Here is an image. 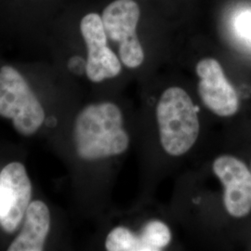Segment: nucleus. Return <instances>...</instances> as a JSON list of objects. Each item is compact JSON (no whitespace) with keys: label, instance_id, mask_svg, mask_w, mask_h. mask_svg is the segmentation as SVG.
Masks as SVG:
<instances>
[{"label":"nucleus","instance_id":"obj_7","mask_svg":"<svg viewBox=\"0 0 251 251\" xmlns=\"http://www.w3.org/2000/svg\"><path fill=\"white\" fill-rule=\"evenodd\" d=\"M197 74L198 93L206 107L220 117L234 115L239 107L238 97L220 63L212 58L203 59L197 64Z\"/></svg>","mask_w":251,"mask_h":251},{"label":"nucleus","instance_id":"obj_12","mask_svg":"<svg viewBox=\"0 0 251 251\" xmlns=\"http://www.w3.org/2000/svg\"><path fill=\"white\" fill-rule=\"evenodd\" d=\"M46 125L48 126H54L56 125V123H57V120L52 117H49L47 120H45Z\"/></svg>","mask_w":251,"mask_h":251},{"label":"nucleus","instance_id":"obj_11","mask_svg":"<svg viewBox=\"0 0 251 251\" xmlns=\"http://www.w3.org/2000/svg\"><path fill=\"white\" fill-rule=\"evenodd\" d=\"M234 26L238 35L251 44V11L245 10L235 19Z\"/></svg>","mask_w":251,"mask_h":251},{"label":"nucleus","instance_id":"obj_4","mask_svg":"<svg viewBox=\"0 0 251 251\" xmlns=\"http://www.w3.org/2000/svg\"><path fill=\"white\" fill-rule=\"evenodd\" d=\"M140 15L141 9L134 0H115L101 14L107 37L119 43L120 60L128 68L144 63V49L136 32Z\"/></svg>","mask_w":251,"mask_h":251},{"label":"nucleus","instance_id":"obj_3","mask_svg":"<svg viewBox=\"0 0 251 251\" xmlns=\"http://www.w3.org/2000/svg\"><path fill=\"white\" fill-rule=\"evenodd\" d=\"M0 116L12 120L20 134H34L45 121V112L24 76L13 67L0 69Z\"/></svg>","mask_w":251,"mask_h":251},{"label":"nucleus","instance_id":"obj_6","mask_svg":"<svg viewBox=\"0 0 251 251\" xmlns=\"http://www.w3.org/2000/svg\"><path fill=\"white\" fill-rule=\"evenodd\" d=\"M81 35L88 49L86 63L87 76L92 82H101L117 76L121 72V63L117 56L107 46L101 16L97 13H89L80 23Z\"/></svg>","mask_w":251,"mask_h":251},{"label":"nucleus","instance_id":"obj_9","mask_svg":"<svg viewBox=\"0 0 251 251\" xmlns=\"http://www.w3.org/2000/svg\"><path fill=\"white\" fill-rule=\"evenodd\" d=\"M50 214L42 201H34L28 206L21 233L10 244L9 251H42L50 231Z\"/></svg>","mask_w":251,"mask_h":251},{"label":"nucleus","instance_id":"obj_1","mask_svg":"<svg viewBox=\"0 0 251 251\" xmlns=\"http://www.w3.org/2000/svg\"><path fill=\"white\" fill-rule=\"evenodd\" d=\"M74 140L84 160H96L125 152L129 138L120 109L111 102L90 104L75 118Z\"/></svg>","mask_w":251,"mask_h":251},{"label":"nucleus","instance_id":"obj_10","mask_svg":"<svg viewBox=\"0 0 251 251\" xmlns=\"http://www.w3.org/2000/svg\"><path fill=\"white\" fill-rule=\"evenodd\" d=\"M137 251H158L166 248L171 240L170 228L159 221L147 223L141 233L134 235Z\"/></svg>","mask_w":251,"mask_h":251},{"label":"nucleus","instance_id":"obj_2","mask_svg":"<svg viewBox=\"0 0 251 251\" xmlns=\"http://www.w3.org/2000/svg\"><path fill=\"white\" fill-rule=\"evenodd\" d=\"M163 149L179 156L193 147L199 134L198 111L187 92L178 87L165 90L156 107Z\"/></svg>","mask_w":251,"mask_h":251},{"label":"nucleus","instance_id":"obj_8","mask_svg":"<svg viewBox=\"0 0 251 251\" xmlns=\"http://www.w3.org/2000/svg\"><path fill=\"white\" fill-rule=\"evenodd\" d=\"M213 171L225 186L226 210L235 218L248 215L251 210V172L241 160L222 155L213 163Z\"/></svg>","mask_w":251,"mask_h":251},{"label":"nucleus","instance_id":"obj_5","mask_svg":"<svg viewBox=\"0 0 251 251\" xmlns=\"http://www.w3.org/2000/svg\"><path fill=\"white\" fill-rule=\"evenodd\" d=\"M31 194L25 166L19 162L8 164L0 172V225L7 233H13L25 218Z\"/></svg>","mask_w":251,"mask_h":251}]
</instances>
